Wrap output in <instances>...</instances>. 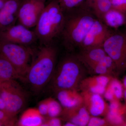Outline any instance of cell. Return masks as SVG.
Listing matches in <instances>:
<instances>
[{"label": "cell", "instance_id": "cell-30", "mask_svg": "<svg viewBox=\"0 0 126 126\" xmlns=\"http://www.w3.org/2000/svg\"><path fill=\"white\" fill-rule=\"evenodd\" d=\"M86 0V4H87L86 6L91 9L93 5L96 0Z\"/></svg>", "mask_w": 126, "mask_h": 126}, {"label": "cell", "instance_id": "cell-22", "mask_svg": "<svg viewBox=\"0 0 126 126\" xmlns=\"http://www.w3.org/2000/svg\"><path fill=\"white\" fill-rule=\"evenodd\" d=\"M112 8L111 0H96L91 9L96 18L102 21L104 16Z\"/></svg>", "mask_w": 126, "mask_h": 126}, {"label": "cell", "instance_id": "cell-7", "mask_svg": "<svg viewBox=\"0 0 126 126\" xmlns=\"http://www.w3.org/2000/svg\"><path fill=\"white\" fill-rule=\"evenodd\" d=\"M107 55L111 58L118 71L125 69L126 63V33H112L103 45Z\"/></svg>", "mask_w": 126, "mask_h": 126}, {"label": "cell", "instance_id": "cell-17", "mask_svg": "<svg viewBox=\"0 0 126 126\" xmlns=\"http://www.w3.org/2000/svg\"><path fill=\"white\" fill-rule=\"evenodd\" d=\"M45 120L38 108H30L23 112L16 126H42Z\"/></svg>", "mask_w": 126, "mask_h": 126}, {"label": "cell", "instance_id": "cell-28", "mask_svg": "<svg viewBox=\"0 0 126 126\" xmlns=\"http://www.w3.org/2000/svg\"><path fill=\"white\" fill-rule=\"evenodd\" d=\"M49 98L39 103L38 109L40 113L45 118L47 117L48 109Z\"/></svg>", "mask_w": 126, "mask_h": 126}, {"label": "cell", "instance_id": "cell-1", "mask_svg": "<svg viewBox=\"0 0 126 126\" xmlns=\"http://www.w3.org/2000/svg\"><path fill=\"white\" fill-rule=\"evenodd\" d=\"M57 51L50 45L40 50L22 80L35 93L41 92L50 82L55 68Z\"/></svg>", "mask_w": 126, "mask_h": 126}, {"label": "cell", "instance_id": "cell-5", "mask_svg": "<svg viewBox=\"0 0 126 126\" xmlns=\"http://www.w3.org/2000/svg\"><path fill=\"white\" fill-rule=\"evenodd\" d=\"M0 98L6 111L16 116L25 107L28 94L15 79H10L0 82Z\"/></svg>", "mask_w": 126, "mask_h": 126}, {"label": "cell", "instance_id": "cell-23", "mask_svg": "<svg viewBox=\"0 0 126 126\" xmlns=\"http://www.w3.org/2000/svg\"><path fill=\"white\" fill-rule=\"evenodd\" d=\"M63 110V107L58 101L52 98H49L48 115L46 118L59 117L61 116Z\"/></svg>", "mask_w": 126, "mask_h": 126}, {"label": "cell", "instance_id": "cell-2", "mask_svg": "<svg viewBox=\"0 0 126 126\" xmlns=\"http://www.w3.org/2000/svg\"><path fill=\"white\" fill-rule=\"evenodd\" d=\"M97 18L89 7L79 8L67 17L61 34L65 47L73 49L80 46Z\"/></svg>", "mask_w": 126, "mask_h": 126}, {"label": "cell", "instance_id": "cell-37", "mask_svg": "<svg viewBox=\"0 0 126 126\" xmlns=\"http://www.w3.org/2000/svg\"><path fill=\"white\" fill-rule=\"evenodd\" d=\"M1 81H0V82H1Z\"/></svg>", "mask_w": 126, "mask_h": 126}, {"label": "cell", "instance_id": "cell-33", "mask_svg": "<svg viewBox=\"0 0 126 126\" xmlns=\"http://www.w3.org/2000/svg\"><path fill=\"white\" fill-rule=\"evenodd\" d=\"M63 126H75L74 124L72 123L69 122H65V124H64Z\"/></svg>", "mask_w": 126, "mask_h": 126}, {"label": "cell", "instance_id": "cell-32", "mask_svg": "<svg viewBox=\"0 0 126 126\" xmlns=\"http://www.w3.org/2000/svg\"><path fill=\"white\" fill-rule=\"evenodd\" d=\"M8 0H0V9L3 7Z\"/></svg>", "mask_w": 126, "mask_h": 126}, {"label": "cell", "instance_id": "cell-38", "mask_svg": "<svg viewBox=\"0 0 126 126\" xmlns=\"http://www.w3.org/2000/svg\"></svg>", "mask_w": 126, "mask_h": 126}, {"label": "cell", "instance_id": "cell-16", "mask_svg": "<svg viewBox=\"0 0 126 126\" xmlns=\"http://www.w3.org/2000/svg\"><path fill=\"white\" fill-rule=\"evenodd\" d=\"M56 97L63 109L74 107L83 103L81 93L76 89H64L56 92Z\"/></svg>", "mask_w": 126, "mask_h": 126}, {"label": "cell", "instance_id": "cell-27", "mask_svg": "<svg viewBox=\"0 0 126 126\" xmlns=\"http://www.w3.org/2000/svg\"><path fill=\"white\" fill-rule=\"evenodd\" d=\"M112 9L126 14V0H111Z\"/></svg>", "mask_w": 126, "mask_h": 126}, {"label": "cell", "instance_id": "cell-11", "mask_svg": "<svg viewBox=\"0 0 126 126\" xmlns=\"http://www.w3.org/2000/svg\"><path fill=\"white\" fill-rule=\"evenodd\" d=\"M83 104L90 116L105 117L108 112L109 105L101 94L87 91H81Z\"/></svg>", "mask_w": 126, "mask_h": 126}, {"label": "cell", "instance_id": "cell-34", "mask_svg": "<svg viewBox=\"0 0 126 126\" xmlns=\"http://www.w3.org/2000/svg\"><path fill=\"white\" fill-rule=\"evenodd\" d=\"M123 85L125 89H126V76L124 78L123 81Z\"/></svg>", "mask_w": 126, "mask_h": 126}, {"label": "cell", "instance_id": "cell-21", "mask_svg": "<svg viewBox=\"0 0 126 126\" xmlns=\"http://www.w3.org/2000/svg\"><path fill=\"white\" fill-rule=\"evenodd\" d=\"M21 79L13 65L5 57L0 54V81Z\"/></svg>", "mask_w": 126, "mask_h": 126}, {"label": "cell", "instance_id": "cell-18", "mask_svg": "<svg viewBox=\"0 0 126 126\" xmlns=\"http://www.w3.org/2000/svg\"><path fill=\"white\" fill-rule=\"evenodd\" d=\"M118 71L114 61L107 55L99 63L88 70V72L96 75H108L113 77L116 72Z\"/></svg>", "mask_w": 126, "mask_h": 126}, {"label": "cell", "instance_id": "cell-29", "mask_svg": "<svg viewBox=\"0 0 126 126\" xmlns=\"http://www.w3.org/2000/svg\"><path fill=\"white\" fill-rule=\"evenodd\" d=\"M42 126H63L62 119L59 117L45 118Z\"/></svg>", "mask_w": 126, "mask_h": 126}, {"label": "cell", "instance_id": "cell-4", "mask_svg": "<svg viewBox=\"0 0 126 126\" xmlns=\"http://www.w3.org/2000/svg\"><path fill=\"white\" fill-rule=\"evenodd\" d=\"M65 21L64 11L58 0L52 1L45 6L35 26L37 39L45 45H50L61 34Z\"/></svg>", "mask_w": 126, "mask_h": 126}, {"label": "cell", "instance_id": "cell-39", "mask_svg": "<svg viewBox=\"0 0 126 126\" xmlns=\"http://www.w3.org/2000/svg\"></svg>", "mask_w": 126, "mask_h": 126}, {"label": "cell", "instance_id": "cell-13", "mask_svg": "<svg viewBox=\"0 0 126 126\" xmlns=\"http://www.w3.org/2000/svg\"><path fill=\"white\" fill-rule=\"evenodd\" d=\"M60 116L62 120L70 122L75 126H86L91 116L82 103L72 108L63 109Z\"/></svg>", "mask_w": 126, "mask_h": 126}, {"label": "cell", "instance_id": "cell-35", "mask_svg": "<svg viewBox=\"0 0 126 126\" xmlns=\"http://www.w3.org/2000/svg\"><path fill=\"white\" fill-rule=\"evenodd\" d=\"M35 0L39 1H43V2H45L46 0Z\"/></svg>", "mask_w": 126, "mask_h": 126}, {"label": "cell", "instance_id": "cell-14", "mask_svg": "<svg viewBox=\"0 0 126 126\" xmlns=\"http://www.w3.org/2000/svg\"><path fill=\"white\" fill-rule=\"evenodd\" d=\"M113 77L108 75H95L85 78L82 81L79 89L103 95L106 86Z\"/></svg>", "mask_w": 126, "mask_h": 126}, {"label": "cell", "instance_id": "cell-36", "mask_svg": "<svg viewBox=\"0 0 126 126\" xmlns=\"http://www.w3.org/2000/svg\"><path fill=\"white\" fill-rule=\"evenodd\" d=\"M125 68H126V64H125Z\"/></svg>", "mask_w": 126, "mask_h": 126}, {"label": "cell", "instance_id": "cell-26", "mask_svg": "<svg viewBox=\"0 0 126 126\" xmlns=\"http://www.w3.org/2000/svg\"><path fill=\"white\" fill-rule=\"evenodd\" d=\"M110 126L106 118H102L100 117L91 116L88 126Z\"/></svg>", "mask_w": 126, "mask_h": 126}, {"label": "cell", "instance_id": "cell-6", "mask_svg": "<svg viewBox=\"0 0 126 126\" xmlns=\"http://www.w3.org/2000/svg\"><path fill=\"white\" fill-rule=\"evenodd\" d=\"M0 54L13 65L22 80L30 66L32 50L26 46L0 40Z\"/></svg>", "mask_w": 126, "mask_h": 126}, {"label": "cell", "instance_id": "cell-8", "mask_svg": "<svg viewBox=\"0 0 126 126\" xmlns=\"http://www.w3.org/2000/svg\"><path fill=\"white\" fill-rule=\"evenodd\" d=\"M45 6L43 1L23 0L18 10L17 20L29 29L35 27Z\"/></svg>", "mask_w": 126, "mask_h": 126}, {"label": "cell", "instance_id": "cell-19", "mask_svg": "<svg viewBox=\"0 0 126 126\" xmlns=\"http://www.w3.org/2000/svg\"><path fill=\"white\" fill-rule=\"evenodd\" d=\"M102 21L109 27L117 29L126 24V14L112 8Z\"/></svg>", "mask_w": 126, "mask_h": 126}, {"label": "cell", "instance_id": "cell-9", "mask_svg": "<svg viewBox=\"0 0 126 126\" xmlns=\"http://www.w3.org/2000/svg\"><path fill=\"white\" fill-rule=\"evenodd\" d=\"M36 39L35 31L20 24L0 31V40L2 41L27 46L33 44Z\"/></svg>", "mask_w": 126, "mask_h": 126}, {"label": "cell", "instance_id": "cell-3", "mask_svg": "<svg viewBox=\"0 0 126 126\" xmlns=\"http://www.w3.org/2000/svg\"><path fill=\"white\" fill-rule=\"evenodd\" d=\"M88 70L77 55L63 59L55 68L51 82L55 92L64 89L79 90Z\"/></svg>", "mask_w": 126, "mask_h": 126}, {"label": "cell", "instance_id": "cell-10", "mask_svg": "<svg viewBox=\"0 0 126 126\" xmlns=\"http://www.w3.org/2000/svg\"><path fill=\"white\" fill-rule=\"evenodd\" d=\"M112 33L108 26L97 19L88 32L79 48L83 49L103 47L104 43Z\"/></svg>", "mask_w": 126, "mask_h": 126}, {"label": "cell", "instance_id": "cell-15", "mask_svg": "<svg viewBox=\"0 0 126 126\" xmlns=\"http://www.w3.org/2000/svg\"><path fill=\"white\" fill-rule=\"evenodd\" d=\"M107 55L102 47L81 49L77 56L88 71L99 63Z\"/></svg>", "mask_w": 126, "mask_h": 126}, {"label": "cell", "instance_id": "cell-31", "mask_svg": "<svg viewBox=\"0 0 126 126\" xmlns=\"http://www.w3.org/2000/svg\"><path fill=\"white\" fill-rule=\"evenodd\" d=\"M0 109L6 110L4 103L0 98Z\"/></svg>", "mask_w": 126, "mask_h": 126}, {"label": "cell", "instance_id": "cell-12", "mask_svg": "<svg viewBox=\"0 0 126 126\" xmlns=\"http://www.w3.org/2000/svg\"><path fill=\"white\" fill-rule=\"evenodd\" d=\"M23 0H8L0 9V31L15 24Z\"/></svg>", "mask_w": 126, "mask_h": 126}, {"label": "cell", "instance_id": "cell-20", "mask_svg": "<svg viewBox=\"0 0 126 126\" xmlns=\"http://www.w3.org/2000/svg\"><path fill=\"white\" fill-rule=\"evenodd\" d=\"M123 88L121 84L114 78L110 79L106 86L104 97L107 100L111 101L118 100L122 97Z\"/></svg>", "mask_w": 126, "mask_h": 126}, {"label": "cell", "instance_id": "cell-25", "mask_svg": "<svg viewBox=\"0 0 126 126\" xmlns=\"http://www.w3.org/2000/svg\"><path fill=\"white\" fill-rule=\"evenodd\" d=\"M64 11H70L77 8L85 0H58Z\"/></svg>", "mask_w": 126, "mask_h": 126}, {"label": "cell", "instance_id": "cell-24", "mask_svg": "<svg viewBox=\"0 0 126 126\" xmlns=\"http://www.w3.org/2000/svg\"><path fill=\"white\" fill-rule=\"evenodd\" d=\"M16 116L5 110L0 109V126H11L16 125Z\"/></svg>", "mask_w": 126, "mask_h": 126}]
</instances>
